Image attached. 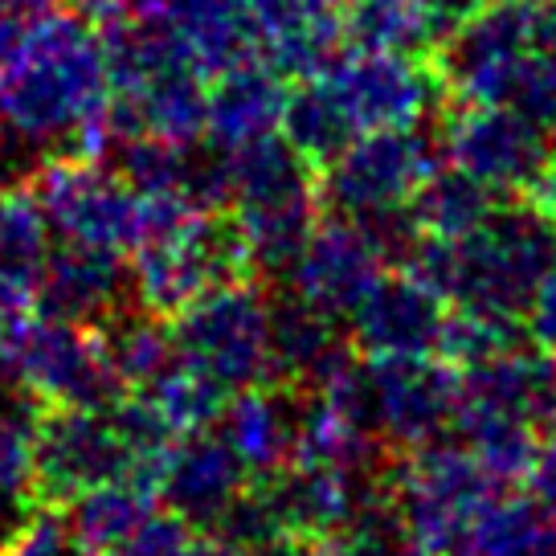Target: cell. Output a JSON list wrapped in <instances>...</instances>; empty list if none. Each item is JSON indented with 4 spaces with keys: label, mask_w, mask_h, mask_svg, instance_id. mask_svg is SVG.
Segmentation results:
<instances>
[{
    "label": "cell",
    "mask_w": 556,
    "mask_h": 556,
    "mask_svg": "<svg viewBox=\"0 0 556 556\" xmlns=\"http://www.w3.org/2000/svg\"><path fill=\"white\" fill-rule=\"evenodd\" d=\"M287 94H291L287 78L254 53L233 62V66L217 70L208 78L205 143L222 148V152H238L254 139L282 131Z\"/></svg>",
    "instance_id": "cell-22"
},
{
    "label": "cell",
    "mask_w": 556,
    "mask_h": 556,
    "mask_svg": "<svg viewBox=\"0 0 556 556\" xmlns=\"http://www.w3.org/2000/svg\"><path fill=\"white\" fill-rule=\"evenodd\" d=\"M0 556H78L74 536H70L66 507L58 504L29 507L25 520L0 544Z\"/></svg>",
    "instance_id": "cell-33"
},
{
    "label": "cell",
    "mask_w": 556,
    "mask_h": 556,
    "mask_svg": "<svg viewBox=\"0 0 556 556\" xmlns=\"http://www.w3.org/2000/svg\"><path fill=\"white\" fill-rule=\"evenodd\" d=\"M495 192L483 189L475 176H467L454 164H438L430 180L414 192L409 201V217L417 226V238H430V242H446L458 238L483 222L486 213L495 208Z\"/></svg>",
    "instance_id": "cell-28"
},
{
    "label": "cell",
    "mask_w": 556,
    "mask_h": 556,
    "mask_svg": "<svg viewBox=\"0 0 556 556\" xmlns=\"http://www.w3.org/2000/svg\"><path fill=\"white\" fill-rule=\"evenodd\" d=\"M197 536H201V532H192L189 523L164 507V511H156L152 520L139 528L136 536L127 540L123 548H115L111 556H189Z\"/></svg>",
    "instance_id": "cell-35"
},
{
    "label": "cell",
    "mask_w": 556,
    "mask_h": 556,
    "mask_svg": "<svg viewBox=\"0 0 556 556\" xmlns=\"http://www.w3.org/2000/svg\"><path fill=\"white\" fill-rule=\"evenodd\" d=\"M0 381L34 397L41 409L111 405L127 393L111 368L103 331L37 307L0 324Z\"/></svg>",
    "instance_id": "cell-8"
},
{
    "label": "cell",
    "mask_w": 556,
    "mask_h": 556,
    "mask_svg": "<svg viewBox=\"0 0 556 556\" xmlns=\"http://www.w3.org/2000/svg\"><path fill=\"white\" fill-rule=\"evenodd\" d=\"M451 303L414 266H389L348 315L352 348L365 356H426L442 348Z\"/></svg>",
    "instance_id": "cell-18"
},
{
    "label": "cell",
    "mask_w": 556,
    "mask_h": 556,
    "mask_svg": "<svg viewBox=\"0 0 556 556\" xmlns=\"http://www.w3.org/2000/svg\"><path fill=\"white\" fill-rule=\"evenodd\" d=\"M516 4H548V0H516Z\"/></svg>",
    "instance_id": "cell-42"
},
{
    "label": "cell",
    "mask_w": 556,
    "mask_h": 556,
    "mask_svg": "<svg viewBox=\"0 0 556 556\" xmlns=\"http://www.w3.org/2000/svg\"><path fill=\"white\" fill-rule=\"evenodd\" d=\"M143 397L168 417L176 434H197V430H213L222 421L233 393H226L222 384H213L201 372H192L189 365H180V356H176V365L156 384H148Z\"/></svg>",
    "instance_id": "cell-30"
},
{
    "label": "cell",
    "mask_w": 556,
    "mask_h": 556,
    "mask_svg": "<svg viewBox=\"0 0 556 556\" xmlns=\"http://www.w3.org/2000/svg\"><path fill=\"white\" fill-rule=\"evenodd\" d=\"M164 315L136 307L111 315L103 328V344L111 356V368L127 393H143L148 384H156L168 368L176 365V340L173 324H160Z\"/></svg>",
    "instance_id": "cell-27"
},
{
    "label": "cell",
    "mask_w": 556,
    "mask_h": 556,
    "mask_svg": "<svg viewBox=\"0 0 556 556\" xmlns=\"http://www.w3.org/2000/svg\"><path fill=\"white\" fill-rule=\"evenodd\" d=\"M414 17L421 25V41L426 50H442L458 29H467L470 21L483 13L491 0H409Z\"/></svg>",
    "instance_id": "cell-34"
},
{
    "label": "cell",
    "mask_w": 556,
    "mask_h": 556,
    "mask_svg": "<svg viewBox=\"0 0 556 556\" xmlns=\"http://www.w3.org/2000/svg\"><path fill=\"white\" fill-rule=\"evenodd\" d=\"M148 226L131 250V295L139 307L173 319L208 287L250 275L242 233L226 208H201L185 197H143Z\"/></svg>",
    "instance_id": "cell-5"
},
{
    "label": "cell",
    "mask_w": 556,
    "mask_h": 556,
    "mask_svg": "<svg viewBox=\"0 0 556 556\" xmlns=\"http://www.w3.org/2000/svg\"><path fill=\"white\" fill-rule=\"evenodd\" d=\"M483 556H556V520L536 523L523 540L507 544L500 553H483Z\"/></svg>",
    "instance_id": "cell-38"
},
{
    "label": "cell",
    "mask_w": 556,
    "mask_h": 556,
    "mask_svg": "<svg viewBox=\"0 0 556 556\" xmlns=\"http://www.w3.org/2000/svg\"><path fill=\"white\" fill-rule=\"evenodd\" d=\"M58 4H62V0H0V17L29 21V17H41V13L58 9Z\"/></svg>",
    "instance_id": "cell-39"
},
{
    "label": "cell",
    "mask_w": 556,
    "mask_h": 556,
    "mask_svg": "<svg viewBox=\"0 0 556 556\" xmlns=\"http://www.w3.org/2000/svg\"><path fill=\"white\" fill-rule=\"evenodd\" d=\"M414 556H470L491 511L511 483H504L463 442H426L405 451L397 470L384 479Z\"/></svg>",
    "instance_id": "cell-4"
},
{
    "label": "cell",
    "mask_w": 556,
    "mask_h": 556,
    "mask_svg": "<svg viewBox=\"0 0 556 556\" xmlns=\"http://www.w3.org/2000/svg\"><path fill=\"white\" fill-rule=\"evenodd\" d=\"M131 295V266L127 254L103 250V245L58 242L46 258L37 312L74 319L87 328H103L111 315H119Z\"/></svg>",
    "instance_id": "cell-21"
},
{
    "label": "cell",
    "mask_w": 556,
    "mask_h": 556,
    "mask_svg": "<svg viewBox=\"0 0 556 556\" xmlns=\"http://www.w3.org/2000/svg\"><path fill=\"white\" fill-rule=\"evenodd\" d=\"M553 41L544 4L500 0L438 50L434 70L451 103H507L523 58Z\"/></svg>",
    "instance_id": "cell-14"
},
{
    "label": "cell",
    "mask_w": 556,
    "mask_h": 556,
    "mask_svg": "<svg viewBox=\"0 0 556 556\" xmlns=\"http://www.w3.org/2000/svg\"><path fill=\"white\" fill-rule=\"evenodd\" d=\"M111 99V46L103 25L83 9L21 21L0 53V119L17 143L106 156Z\"/></svg>",
    "instance_id": "cell-1"
},
{
    "label": "cell",
    "mask_w": 556,
    "mask_h": 556,
    "mask_svg": "<svg viewBox=\"0 0 556 556\" xmlns=\"http://www.w3.org/2000/svg\"><path fill=\"white\" fill-rule=\"evenodd\" d=\"M250 41L282 78H312L344 50L340 0H245Z\"/></svg>",
    "instance_id": "cell-20"
},
{
    "label": "cell",
    "mask_w": 556,
    "mask_h": 556,
    "mask_svg": "<svg viewBox=\"0 0 556 556\" xmlns=\"http://www.w3.org/2000/svg\"><path fill=\"white\" fill-rule=\"evenodd\" d=\"M556 262V222L532 201H495L483 222L458 238H421L405 266L451 307L523 319L540 278Z\"/></svg>",
    "instance_id": "cell-2"
},
{
    "label": "cell",
    "mask_w": 556,
    "mask_h": 556,
    "mask_svg": "<svg viewBox=\"0 0 556 556\" xmlns=\"http://www.w3.org/2000/svg\"><path fill=\"white\" fill-rule=\"evenodd\" d=\"M160 495L143 483H103L66 504L70 536L78 556H111L160 511Z\"/></svg>",
    "instance_id": "cell-25"
},
{
    "label": "cell",
    "mask_w": 556,
    "mask_h": 556,
    "mask_svg": "<svg viewBox=\"0 0 556 556\" xmlns=\"http://www.w3.org/2000/svg\"><path fill=\"white\" fill-rule=\"evenodd\" d=\"M438 139L442 160L475 176L500 201L528 197L556 160V139L507 103H451Z\"/></svg>",
    "instance_id": "cell-12"
},
{
    "label": "cell",
    "mask_w": 556,
    "mask_h": 556,
    "mask_svg": "<svg viewBox=\"0 0 556 556\" xmlns=\"http://www.w3.org/2000/svg\"><path fill=\"white\" fill-rule=\"evenodd\" d=\"M34 475L41 504L66 507L103 483H143L111 405L41 409L34 438ZM148 486V483H143Z\"/></svg>",
    "instance_id": "cell-13"
},
{
    "label": "cell",
    "mask_w": 556,
    "mask_h": 556,
    "mask_svg": "<svg viewBox=\"0 0 556 556\" xmlns=\"http://www.w3.org/2000/svg\"><path fill=\"white\" fill-rule=\"evenodd\" d=\"M507 106L523 111L556 139V41H540L536 50L523 58L520 74L507 90Z\"/></svg>",
    "instance_id": "cell-32"
},
{
    "label": "cell",
    "mask_w": 556,
    "mask_h": 556,
    "mask_svg": "<svg viewBox=\"0 0 556 556\" xmlns=\"http://www.w3.org/2000/svg\"><path fill=\"white\" fill-rule=\"evenodd\" d=\"M442 164V139L414 127H381L348 143L340 156L319 168V201L331 217L356 226H377L405 213L414 192Z\"/></svg>",
    "instance_id": "cell-10"
},
{
    "label": "cell",
    "mask_w": 556,
    "mask_h": 556,
    "mask_svg": "<svg viewBox=\"0 0 556 556\" xmlns=\"http://www.w3.org/2000/svg\"><path fill=\"white\" fill-rule=\"evenodd\" d=\"M523 331H528V340L544 352H556V262L553 270L540 278L536 295L528 303V312H523Z\"/></svg>",
    "instance_id": "cell-37"
},
{
    "label": "cell",
    "mask_w": 556,
    "mask_h": 556,
    "mask_svg": "<svg viewBox=\"0 0 556 556\" xmlns=\"http://www.w3.org/2000/svg\"><path fill=\"white\" fill-rule=\"evenodd\" d=\"M299 414L303 397H295V389L266 381L229 397L217 434L229 442V451L238 454L250 479H270L295 458Z\"/></svg>",
    "instance_id": "cell-23"
},
{
    "label": "cell",
    "mask_w": 556,
    "mask_h": 556,
    "mask_svg": "<svg viewBox=\"0 0 556 556\" xmlns=\"http://www.w3.org/2000/svg\"><path fill=\"white\" fill-rule=\"evenodd\" d=\"M50 238L34 192H0V324L37 303Z\"/></svg>",
    "instance_id": "cell-24"
},
{
    "label": "cell",
    "mask_w": 556,
    "mask_h": 556,
    "mask_svg": "<svg viewBox=\"0 0 556 556\" xmlns=\"http://www.w3.org/2000/svg\"><path fill=\"white\" fill-rule=\"evenodd\" d=\"M282 136L291 139L315 168H324V164H331V160L340 156L361 131L352 127L340 99H336L331 87L324 83V74H312V78H299L295 90L287 94Z\"/></svg>",
    "instance_id": "cell-29"
},
{
    "label": "cell",
    "mask_w": 556,
    "mask_h": 556,
    "mask_svg": "<svg viewBox=\"0 0 556 556\" xmlns=\"http://www.w3.org/2000/svg\"><path fill=\"white\" fill-rule=\"evenodd\" d=\"M463 372L438 356H365L352 352L344 365L319 384L340 397L377 434V442L401 454L438 442L454 430Z\"/></svg>",
    "instance_id": "cell-7"
},
{
    "label": "cell",
    "mask_w": 556,
    "mask_h": 556,
    "mask_svg": "<svg viewBox=\"0 0 556 556\" xmlns=\"http://www.w3.org/2000/svg\"><path fill=\"white\" fill-rule=\"evenodd\" d=\"M523 491L532 495V504L556 520V426L536 442V454H532V467L523 475Z\"/></svg>",
    "instance_id": "cell-36"
},
{
    "label": "cell",
    "mask_w": 556,
    "mask_h": 556,
    "mask_svg": "<svg viewBox=\"0 0 556 556\" xmlns=\"http://www.w3.org/2000/svg\"><path fill=\"white\" fill-rule=\"evenodd\" d=\"M13 152H17V136L4 127V119H0V176L13 168Z\"/></svg>",
    "instance_id": "cell-41"
},
{
    "label": "cell",
    "mask_w": 556,
    "mask_h": 556,
    "mask_svg": "<svg viewBox=\"0 0 556 556\" xmlns=\"http://www.w3.org/2000/svg\"><path fill=\"white\" fill-rule=\"evenodd\" d=\"M319 74L361 136L381 127H414L446 99L438 70L421 66L417 53L348 50L336 53Z\"/></svg>",
    "instance_id": "cell-15"
},
{
    "label": "cell",
    "mask_w": 556,
    "mask_h": 556,
    "mask_svg": "<svg viewBox=\"0 0 556 556\" xmlns=\"http://www.w3.org/2000/svg\"><path fill=\"white\" fill-rule=\"evenodd\" d=\"M189 556H245V553H238L233 544H226V540H217V536H197Z\"/></svg>",
    "instance_id": "cell-40"
},
{
    "label": "cell",
    "mask_w": 556,
    "mask_h": 556,
    "mask_svg": "<svg viewBox=\"0 0 556 556\" xmlns=\"http://www.w3.org/2000/svg\"><path fill=\"white\" fill-rule=\"evenodd\" d=\"M34 201L58 242L131 254L148 226L143 192L103 156L50 160L37 176Z\"/></svg>",
    "instance_id": "cell-11"
},
{
    "label": "cell",
    "mask_w": 556,
    "mask_h": 556,
    "mask_svg": "<svg viewBox=\"0 0 556 556\" xmlns=\"http://www.w3.org/2000/svg\"><path fill=\"white\" fill-rule=\"evenodd\" d=\"M37 417H41V405L34 397L17 393L13 384L0 393V544L34 507Z\"/></svg>",
    "instance_id": "cell-26"
},
{
    "label": "cell",
    "mask_w": 556,
    "mask_h": 556,
    "mask_svg": "<svg viewBox=\"0 0 556 556\" xmlns=\"http://www.w3.org/2000/svg\"><path fill=\"white\" fill-rule=\"evenodd\" d=\"M344 41L348 50L426 53L421 25H417L409 0H348Z\"/></svg>",
    "instance_id": "cell-31"
},
{
    "label": "cell",
    "mask_w": 556,
    "mask_h": 556,
    "mask_svg": "<svg viewBox=\"0 0 556 556\" xmlns=\"http://www.w3.org/2000/svg\"><path fill=\"white\" fill-rule=\"evenodd\" d=\"M83 13L103 29L136 25L173 41L208 78L254 53L245 0H87Z\"/></svg>",
    "instance_id": "cell-16"
},
{
    "label": "cell",
    "mask_w": 556,
    "mask_h": 556,
    "mask_svg": "<svg viewBox=\"0 0 556 556\" xmlns=\"http://www.w3.org/2000/svg\"><path fill=\"white\" fill-rule=\"evenodd\" d=\"M226 160L229 217L242 233L250 270L287 275L324 213L319 168L282 131L226 152Z\"/></svg>",
    "instance_id": "cell-6"
},
{
    "label": "cell",
    "mask_w": 556,
    "mask_h": 556,
    "mask_svg": "<svg viewBox=\"0 0 556 556\" xmlns=\"http://www.w3.org/2000/svg\"><path fill=\"white\" fill-rule=\"evenodd\" d=\"M270 315L275 303L250 275L208 287L173 315V340L180 365L242 393L270 381Z\"/></svg>",
    "instance_id": "cell-9"
},
{
    "label": "cell",
    "mask_w": 556,
    "mask_h": 556,
    "mask_svg": "<svg viewBox=\"0 0 556 556\" xmlns=\"http://www.w3.org/2000/svg\"><path fill=\"white\" fill-rule=\"evenodd\" d=\"M458 372V442L479 454L504 483H523L536 442L556 426V352L516 344Z\"/></svg>",
    "instance_id": "cell-3"
},
{
    "label": "cell",
    "mask_w": 556,
    "mask_h": 556,
    "mask_svg": "<svg viewBox=\"0 0 556 556\" xmlns=\"http://www.w3.org/2000/svg\"><path fill=\"white\" fill-rule=\"evenodd\" d=\"M393 266L384 245L365 226L348 217H319L307 245L299 250L295 266L287 270L291 295L312 312L348 324V315L361 307V299L377 287V278Z\"/></svg>",
    "instance_id": "cell-17"
},
{
    "label": "cell",
    "mask_w": 556,
    "mask_h": 556,
    "mask_svg": "<svg viewBox=\"0 0 556 556\" xmlns=\"http://www.w3.org/2000/svg\"><path fill=\"white\" fill-rule=\"evenodd\" d=\"M254 479L245 475L238 454L229 451V442L213 426V430L176 438L164 467H160L156 495L160 504L173 516H180L192 532L208 536L217 523L226 520L229 507L242 500V491Z\"/></svg>",
    "instance_id": "cell-19"
},
{
    "label": "cell",
    "mask_w": 556,
    "mask_h": 556,
    "mask_svg": "<svg viewBox=\"0 0 556 556\" xmlns=\"http://www.w3.org/2000/svg\"><path fill=\"white\" fill-rule=\"evenodd\" d=\"M340 4H348V0H340Z\"/></svg>",
    "instance_id": "cell-43"
}]
</instances>
